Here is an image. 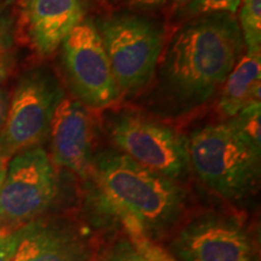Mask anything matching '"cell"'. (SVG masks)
<instances>
[{
  "label": "cell",
  "instance_id": "12",
  "mask_svg": "<svg viewBox=\"0 0 261 261\" xmlns=\"http://www.w3.org/2000/svg\"><path fill=\"white\" fill-rule=\"evenodd\" d=\"M83 19L81 0H21L18 4L19 37L41 58L54 55Z\"/></svg>",
  "mask_w": 261,
  "mask_h": 261
},
{
  "label": "cell",
  "instance_id": "21",
  "mask_svg": "<svg viewBox=\"0 0 261 261\" xmlns=\"http://www.w3.org/2000/svg\"><path fill=\"white\" fill-rule=\"evenodd\" d=\"M10 103V96L8 91L4 89H0V129H2L3 125H4L6 115H8Z\"/></svg>",
  "mask_w": 261,
  "mask_h": 261
},
{
  "label": "cell",
  "instance_id": "26",
  "mask_svg": "<svg viewBox=\"0 0 261 261\" xmlns=\"http://www.w3.org/2000/svg\"><path fill=\"white\" fill-rule=\"evenodd\" d=\"M97 2H100V3H113L114 0H97Z\"/></svg>",
  "mask_w": 261,
  "mask_h": 261
},
{
  "label": "cell",
  "instance_id": "8",
  "mask_svg": "<svg viewBox=\"0 0 261 261\" xmlns=\"http://www.w3.org/2000/svg\"><path fill=\"white\" fill-rule=\"evenodd\" d=\"M108 129L120 152L139 165L175 181L190 171L188 139L171 126L125 112L110 120Z\"/></svg>",
  "mask_w": 261,
  "mask_h": 261
},
{
  "label": "cell",
  "instance_id": "11",
  "mask_svg": "<svg viewBox=\"0 0 261 261\" xmlns=\"http://www.w3.org/2000/svg\"><path fill=\"white\" fill-rule=\"evenodd\" d=\"M51 161L55 166L89 179L92 172L94 129L89 108L77 100L64 98L51 121Z\"/></svg>",
  "mask_w": 261,
  "mask_h": 261
},
{
  "label": "cell",
  "instance_id": "3",
  "mask_svg": "<svg viewBox=\"0 0 261 261\" xmlns=\"http://www.w3.org/2000/svg\"><path fill=\"white\" fill-rule=\"evenodd\" d=\"M187 139L189 166L205 188L227 201L253 194L260 178L261 152L230 123L207 125Z\"/></svg>",
  "mask_w": 261,
  "mask_h": 261
},
{
  "label": "cell",
  "instance_id": "23",
  "mask_svg": "<svg viewBox=\"0 0 261 261\" xmlns=\"http://www.w3.org/2000/svg\"><path fill=\"white\" fill-rule=\"evenodd\" d=\"M189 2H190V0H173V9H174L175 11V10L180 9L184 5H187Z\"/></svg>",
  "mask_w": 261,
  "mask_h": 261
},
{
  "label": "cell",
  "instance_id": "25",
  "mask_svg": "<svg viewBox=\"0 0 261 261\" xmlns=\"http://www.w3.org/2000/svg\"><path fill=\"white\" fill-rule=\"evenodd\" d=\"M15 2H18V0H5V5H10V4H14Z\"/></svg>",
  "mask_w": 261,
  "mask_h": 261
},
{
  "label": "cell",
  "instance_id": "14",
  "mask_svg": "<svg viewBox=\"0 0 261 261\" xmlns=\"http://www.w3.org/2000/svg\"><path fill=\"white\" fill-rule=\"evenodd\" d=\"M96 257L94 261H177L160 243L123 233L98 250Z\"/></svg>",
  "mask_w": 261,
  "mask_h": 261
},
{
  "label": "cell",
  "instance_id": "5",
  "mask_svg": "<svg viewBox=\"0 0 261 261\" xmlns=\"http://www.w3.org/2000/svg\"><path fill=\"white\" fill-rule=\"evenodd\" d=\"M57 194L56 166L41 145L14 155L0 189V231L15 232L39 219Z\"/></svg>",
  "mask_w": 261,
  "mask_h": 261
},
{
  "label": "cell",
  "instance_id": "18",
  "mask_svg": "<svg viewBox=\"0 0 261 261\" xmlns=\"http://www.w3.org/2000/svg\"><path fill=\"white\" fill-rule=\"evenodd\" d=\"M16 58L6 35L0 38V85L9 79L15 69Z\"/></svg>",
  "mask_w": 261,
  "mask_h": 261
},
{
  "label": "cell",
  "instance_id": "2",
  "mask_svg": "<svg viewBox=\"0 0 261 261\" xmlns=\"http://www.w3.org/2000/svg\"><path fill=\"white\" fill-rule=\"evenodd\" d=\"M243 51L234 15L188 19L162 51L158 74L160 98L177 114L203 106L223 87Z\"/></svg>",
  "mask_w": 261,
  "mask_h": 261
},
{
  "label": "cell",
  "instance_id": "22",
  "mask_svg": "<svg viewBox=\"0 0 261 261\" xmlns=\"http://www.w3.org/2000/svg\"><path fill=\"white\" fill-rule=\"evenodd\" d=\"M8 162H9V160L5 159L4 156L0 154V189H2L3 181H4L6 167H8Z\"/></svg>",
  "mask_w": 261,
  "mask_h": 261
},
{
  "label": "cell",
  "instance_id": "9",
  "mask_svg": "<svg viewBox=\"0 0 261 261\" xmlns=\"http://www.w3.org/2000/svg\"><path fill=\"white\" fill-rule=\"evenodd\" d=\"M61 46L65 80L77 102L98 110L119 100V89L96 24L83 19Z\"/></svg>",
  "mask_w": 261,
  "mask_h": 261
},
{
  "label": "cell",
  "instance_id": "10",
  "mask_svg": "<svg viewBox=\"0 0 261 261\" xmlns=\"http://www.w3.org/2000/svg\"><path fill=\"white\" fill-rule=\"evenodd\" d=\"M11 261H93L97 242L83 223L68 217H42L19 228Z\"/></svg>",
  "mask_w": 261,
  "mask_h": 261
},
{
  "label": "cell",
  "instance_id": "1",
  "mask_svg": "<svg viewBox=\"0 0 261 261\" xmlns=\"http://www.w3.org/2000/svg\"><path fill=\"white\" fill-rule=\"evenodd\" d=\"M91 202L100 217L123 234L160 243L175 230L187 207V192L178 181L139 165L116 150L94 156Z\"/></svg>",
  "mask_w": 261,
  "mask_h": 261
},
{
  "label": "cell",
  "instance_id": "7",
  "mask_svg": "<svg viewBox=\"0 0 261 261\" xmlns=\"http://www.w3.org/2000/svg\"><path fill=\"white\" fill-rule=\"evenodd\" d=\"M167 250L177 261H259V241L237 215L203 214L179 225Z\"/></svg>",
  "mask_w": 261,
  "mask_h": 261
},
{
  "label": "cell",
  "instance_id": "19",
  "mask_svg": "<svg viewBox=\"0 0 261 261\" xmlns=\"http://www.w3.org/2000/svg\"><path fill=\"white\" fill-rule=\"evenodd\" d=\"M18 243V231L8 233L0 231V261H11Z\"/></svg>",
  "mask_w": 261,
  "mask_h": 261
},
{
  "label": "cell",
  "instance_id": "6",
  "mask_svg": "<svg viewBox=\"0 0 261 261\" xmlns=\"http://www.w3.org/2000/svg\"><path fill=\"white\" fill-rule=\"evenodd\" d=\"M64 98L56 76L46 68L25 73L10 98L8 115L0 129V154L10 160L40 145L47 138L55 112Z\"/></svg>",
  "mask_w": 261,
  "mask_h": 261
},
{
  "label": "cell",
  "instance_id": "4",
  "mask_svg": "<svg viewBox=\"0 0 261 261\" xmlns=\"http://www.w3.org/2000/svg\"><path fill=\"white\" fill-rule=\"evenodd\" d=\"M121 94L144 89L156 73L165 46L162 25L142 16L119 12L96 25Z\"/></svg>",
  "mask_w": 261,
  "mask_h": 261
},
{
  "label": "cell",
  "instance_id": "17",
  "mask_svg": "<svg viewBox=\"0 0 261 261\" xmlns=\"http://www.w3.org/2000/svg\"><path fill=\"white\" fill-rule=\"evenodd\" d=\"M242 0H190L187 5L175 10L178 18L192 19L214 14L236 15Z\"/></svg>",
  "mask_w": 261,
  "mask_h": 261
},
{
  "label": "cell",
  "instance_id": "20",
  "mask_svg": "<svg viewBox=\"0 0 261 261\" xmlns=\"http://www.w3.org/2000/svg\"><path fill=\"white\" fill-rule=\"evenodd\" d=\"M128 5L139 10H154L166 5L168 0H126Z\"/></svg>",
  "mask_w": 261,
  "mask_h": 261
},
{
  "label": "cell",
  "instance_id": "16",
  "mask_svg": "<svg viewBox=\"0 0 261 261\" xmlns=\"http://www.w3.org/2000/svg\"><path fill=\"white\" fill-rule=\"evenodd\" d=\"M260 116L261 104L260 102H254L243 108L237 115L231 117L227 122L248 144L261 152Z\"/></svg>",
  "mask_w": 261,
  "mask_h": 261
},
{
  "label": "cell",
  "instance_id": "15",
  "mask_svg": "<svg viewBox=\"0 0 261 261\" xmlns=\"http://www.w3.org/2000/svg\"><path fill=\"white\" fill-rule=\"evenodd\" d=\"M238 24L248 54L261 52V0H242Z\"/></svg>",
  "mask_w": 261,
  "mask_h": 261
},
{
  "label": "cell",
  "instance_id": "24",
  "mask_svg": "<svg viewBox=\"0 0 261 261\" xmlns=\"http://www.w3.org/2000/svg\"><path fill=\"white\" fill-rule=\"evenodd\" d=\"M3 35H5V24L4 21L0 18V37H3Z\"/></svg>",
  "mask_w": 261,
  "mask_h": 261
},
{
  "label": "cell",
  "instance_id": "13",
  "mask_svg": "<svg viewBox=\"0 0 261 261\" xmlns=\"http://www.w3.org/2000/svg\"><path fill=\"white\" fill-rule=\"evenodd\" d=\"M261 52L243 55L223 85L219 99L221 115L231 119L250 103L260 102Z\"/></svg>",
  "mask_w": 261,
  "mask_h": 261
},
{
  "label": "cell",
  "instance_id": "27",
  "mask_svg": "<svg viewBox=\"0 0 261 261\" xmlns=\"http://www.w3.org/2000/svg\"><path fill=\"white\" fill-rule=\"evenodd\" d=\"M5 35H6V34H5ZM3 37H4V35H3ZM0 38H2V37H0Z\"/></svg>",
  "mask_w": 261,
  "mask_h": 261
}]
</instances>
